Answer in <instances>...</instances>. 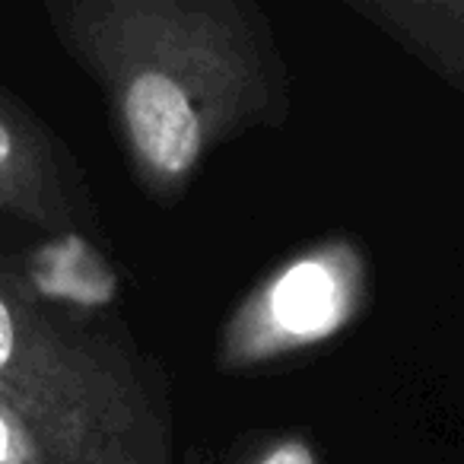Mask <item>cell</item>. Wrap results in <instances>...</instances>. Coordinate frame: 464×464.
I'll use <instances>...</instances> for the list:
<instances>
[{
  "mask_svg": "<svg viewBox=\"0 0 464 464\" xmlns=\"http://www.w3.org/2000/svg\"><path fill=\"white\" fill-rule=\"evenodd\" d=\"M265 464H315V458H312V451L303 442H286L274 455H267Z\"/></svg>",
  "mask_w": 464,
  "mask_h": 464,
  "instance_id": "277c9868",
  "label": "cell"
},
{
  "mask_svg": "<svg viewBox=\"0 0 464 464\" xmlns=\"http://www.w3.org/2000/svg\"><path fill=\"white\" fill-rule=\"evenodd\" d=\"M10 458V426L4 423V417H0V464Z\"/></svg>",
  "mask_w": 464,
  "mask_h": 464,
  "instance_id": "8992f818",
  "label": "cell"
},
{
  "mask_svg": "<svg viewBox=\"0 0 464 464\" xmlns=\"http://www.w3.org/2000/svg\"><path fill=\"white\" fill-rule=\"evenodd\" d=\"M124 118L137 153L166 179L185 175L200 153V118L175 80L137 73L124 90Z\"/></svg>",
  "mask_w": 464,
  "mask_h": 464,
  "instance_id": "6da1fadb",
  "label": "cell"
},
{
  "mask_svg": "<svg viewBox=\"0 0 464 464\" xmlns=\"http://www.w3.org/2000/svg\"><path fill=\"white\" fill-rule=\"evenodd\" d=\"M10 153H14V140H10V130L4 128V121H0V172L7 169Z\"/></svg>",
  "mask_w": 464,
  "mask_h": 464,
  "instance_id": "5b68a950",
  "label": "cell"
},
{
  "mask_svg": "<svg viewBox=\"0 0 464 464\" xmlns=\"http://www.w3.org/2000/svg\"><path fill=\"white\" fill-rule=\"evenodd\" d=\"M14 350H16V322H14V312H10L7 299L0 296V375L7 369Z\"/></svg>",
  "mask_w": 464,
  "mask_h": 464,
  "instance_id": "3957f363",
  "label": "cell"
},
{
  "mask_svg": "<svg viewBox=\"0 0 464 464\" xmlns=\"http://www.w3.org/2000/svg\"><path fill=\"white\" fill-rule=\"evenodd\" d=\"M337 312V286L334 277L318 261H303L274 290V315L284 328L296 334H309L331 324Z\"/></svg>",
  "mask_w": 464,
  "mask_h": 464,
  "instance_id": "7a4b0ae2",
  "label": "cell"
}]
</instances>
